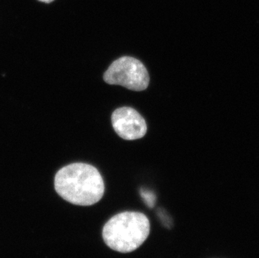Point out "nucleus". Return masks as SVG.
Masks as SVG:
<instances>
[{
    "label": "nucleus",
    "instance_id": "1",
    "mask_svg": "<svg viewBox=\"0 0 259 258\" xmlns=\"http://www.w3.org/2000/svg\"><path fill=\"white\" fill-rule=\"evenodd\" d=\"M55 189L66 201L73 205L89 206L103 198L105 185L95 167L88 163H74L57 172Z\"/></svg>",
    "mask_w": 259,
    "mask_h": 258
},
{
    "label": "nucleus",
    "instance_id": "2",
    "mask_svg": "<svg viewBox=\"0 0 259 258\" xmlns=\"http://www.w3.org/2000/svg\"><path fill=\"white\" fill-rule=\"evenodd\" d=\"M150 223L140 212L125 211L112 217L103 227L106 245L114 251L128 253L139 248L146 241Z\"/></svg>",
    "mask_w": 259,
    "mask_h": 258
},
{
    "label": "nucleus",
    "instance_id": "3",
    "mask_svg": "<svg viewBox=\"0 0 259 258\" xmlns=\"http://www.w3.org/2000/svg\"><path fill=\"white\" fill-rule=\"evenodd\" d=\"M103 79L110 85H122L136 92L145 90L149 84L146 67L141 61L131 56H122L113 61Z\"/></svg>",
    "mask_w": 259,
    "mask_h": 258
},
{
    "label": "nucleus",
    "instance_id": "4",
    "mask_svg": "<svg viewBox=\"0 0 259 258\" xmlns=\"http://www.w3.org/2000/svg\"><path fill=\"white\" fill-rule=\"evenodd\" d=\"M112 124L116 134L125 140L141 139L147 133L145 120L132 107L116 109L112 115Z\"/></svg>",
    "mask_w": 259,
    "mask_h": 258
},
{
    "label": "nucleus",
    "instance_id": "5",
    "mask_svg": "<svg viewBox=\"0 0 259 258\" xmlns=\"http://www.w3.org/2000/svg\"><path fill=\"white\" fill-rule=\"evenodd\" d=\"M39 2L46 3V4H50V3L53 2L54 0H38Z\"/></svg>",
    "mask_w": 259,
    "mask_h": 258
}]
</instances>
